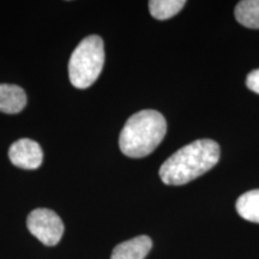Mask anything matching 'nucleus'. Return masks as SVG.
Returning a JSON list of instances; mask_svg holds the SVG:
<instances>
[{
	"mask_svg": "<svg viewBox=\"0 0 259 259\" xmlns=\"http://www.w3.org/2000/svg\"><path fill=\"white\" fill-rule=\"evenodd\" d=\"M220 160V145L211 139H197L173 154L160 168L166 185H185L211 169Z\"/></svg>",
	"mask_w": 259,
	"mask_h": 259,
	"instance_id": "f257e3e1",
	"label": "nucleus"
},
{
	"mask_svg": "<svg viewBox=\"0 0 259 259\" xmlns=\"http://www.w3.org/2000/svg\"><path fill=\"white\" fill-rule=\"evenodd\" d=\"M167 131L163 115L153 109H144L130 116L119 137L121 153L132 158L150 155L156 149Z\"/></svg>",
	"mask_w": 259,
	"mask_h": 259,
	"instance_id": "f03ea898",
	"label": "nucleus"
},
{
	"mask_svg": "<svg viewBox=\"0 0 259 259\" xmlns=\"http://www.w3.org/2000/svg\"><path fill=\"white\" fill-rule=\"evenodd\" d=\"M105 65L102 38L90 35L80 41L69 63L70 82L74 88L87 89L99 78Z\"/></svg>",
	"mask_w": 259,
	"mask_h": 259,
	"instance_id": "7ed1b4c3",
	"label": "nucleus"
},
{
	"mask_svg": "<svg viewBox=\"0 0 259 259\" xmlns=\"http://www.w3.org/2000/svg\"><path fill=\"white\" fill-rule=\"evenodd\" d=\"M29 232L46 246H54L64 234V223L56 212L50 209H35L27 219Z\"/></svg>",
	"mask_w": 259,
	"mask_h": 259,
	"instance_id": "20e7f679",
	"label": "nucleus"
},
{
	"mask_svg": "<svg viewBox=\"0 0 259 259\" xmlns=\"http://www.w3.org/2000/svg\"><path fill=\"white\" fill-rule=\"evenodd\" d=\"M9 157L16 167L23 169H36L42 164L44 153L37 142L22 138L10 147Z\"/></svg>",
	"mask_w": 259,
	"mask_h": 259,
	"instance_id": "39448f33",
	"label": "nucleus"
},
{
	"mask_svg": "<svg viewBox=\"0 0 259 259\" xmlns=\"http://www.w3.org/2000/svg\"><path fill=\"white\" fill-rule=\"evenodd\" d=\"M153 247V241L147 235L121 242L112 252L111 259H144Z\"/></svg>",
	"mask_w": 259,
	"mask_h": 259,
	"instance_id": "423d86ee",
	"label": "nucleus"
},
{
	"mask_svg": "<svg viewBox=\"0 0 259 259\" xmlns=\"http://www.w3.org/2000/svg\"><path fill=\"white\" fill-rule=\"evenodd\" d=\"M27 105V95L21 87L15 84H0V112L16 114Z\"/></svg>",
	"mask_w": 259,
	"mask_h": 259,
	"instance_id": "0eeeda50",
	"label": "nucleus"
},
{
	"mask_svg": "<svg viewBox=\"0 0 259 259\" xmlns=\"http://www.w3.org/2000/svg\"><path fill=\"white\" fill-rule=\"evenodd\" d=\"M236 211L246 221L259 223V190L241 194L236 200Z\"/></svg>",
	"mask_w": 259,
	"mask_h": 259,
	"instance_id": "6e6552de",
	"label": "nucleus"
},
{
	"mask_svg": "<svg viewBox=\"0 0 259 259\" xmlns=\"http://www.w3.org/2000/svg\"><path fill=\"white\" fill-rule=\"evenodd\" d=\"M236 21L250 29H259V0H242L234 11Z\"/></svg>",
	"mask_w": 259,
	"mask_h": 259,
	"instance_id": "1a4fd4ad",
	"label": "nucleus"
},
{
	"mask_svg": "<svg viewBox=\"0 0 259 259\" xmlns=\"http://www.w3.org/2000/svg\"><path fill=\"white\" fill-rule=\"evenodd\" d=\"M185 4V0H151L149 2V10L154 18L164 21L179 14Z\"/></svg>",
	"mask_w": 259,
	"mask_h": 259,
	"instance_id": "9d476101",
	"label": "nucleus"
},
{
	"mask_svg": "<svg viewBox=\"0 0 259 259\" xmlns=\"http://www.w3.org/2000/svg\"><path fill=\"white\" fill-rule=\"evenodd\" d=\"M246 85L252 92L259 94V69L248 73L247 78H246Z\"/></svg>",
	"mask_w": 259,
	"mask_h": 259,
	"instance_id": "9b49d317",
	"label": "nucleus"
}]
</instances>
